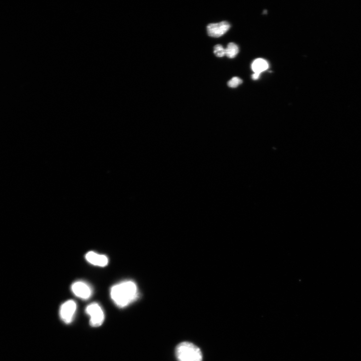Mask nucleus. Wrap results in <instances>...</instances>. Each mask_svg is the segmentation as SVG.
<instances>
[{"label": "nucleus", "instance_id": "obj_3", "mask_svg": "<svg viewBox=\"0 0 361 361\" xmlns=\"http://www.w3.org/2000/svg\"><path fill=\"white\" fill-rule=\"evenodd\" d=\"M85 312L90 317V323L94 328L101 326L105 321V313L101 306L97 303H93L85 308Z\"/></svg>", "mask_w": 361, "mask_h": 361}, {"label": "nucleus", "instance_id": "obj_6", "mask_svg": "<svg viewBox=\"0 0 361 361\" xmlns=\"http://www.w3.org/2000/svg\"><path fill=\"white\" fill-rule=\"evenodd\" d=\"M230 25L227 21L208 25L207 31L209 36L212 38H220L225 34L230 29Z\"/></svg>", "mask_w": 361, "mask_h": 361}, {"label": "nucleus", "instance_id": "obj_1", "mask_svg": "<svg viewBox=\"0 0 361 361\" xmlns=\"http://www.w3.org/2000/svg\"><path fill=\"white\" fill-rule=\"evenodd\" d=\"M110 296L114 304L119 308H124L138 297V290L135 283L125 281L113 285Z\"/></svg>", "mask_w": 361, "mask_h": 361}, {"label": "nucleus", "instance_id": "obj_12", "mask_svg": "<svg viewBox=\"0 0 361 361\" xmlns=\"http://www.w3.org/2000/svg\"><path fill=\"white\" fill-rule=\"evenodd\" d=\"M260 75H261V74H259V73H254L252 76V78L253 80H257V79H258L259 78V77L260 76Z\"/></svg>", "mask_w": 361, "mask_h": 361}, {"label": "nucleus", "instance_id": "obj_9", "mask_svg": "<svg viewBox=\"0 0 361 361\" xmlns=\"http://www.w3.org/2000/svg\"><path fill=\"white\" fill-rule=\"evenodd\" d=\"M239 53L238 46L234 43H230L226 48V56L229 58H233Z\"/></svg>", "mask_w": 361, "mask_h": 361}, {"label": "nucleus", "instance_id": "obj_11", "mask_svg": "<svg viewBox=\"0 0 361 361\" xmlns=\"http://www.w3.org/2000/svg\"><path fill=\"white\" fill-rule=\"evenodd\" d=\"M242 83L243 80L242 79L238 77H234L228 82V85L230 88H236Z\"/></svg>", "mask_w": 361, "mask_h": 361}, {"label": "nucleus", "instance_id": "obj_10", "mask_svg": "<svg viewBox=\"0 0 361 361\" xmlns=\"http://www.w3.org/2000/svg\"><path fill=\"white\" fill-rule=\"evenodd\" d=\"M214 54L218 57H222L226 56V49L220 44L214 46Z\"/></svg>", "mask_w": 361, "mask_h": 361}, {"label": "nucleus", "instance_id": "obj_2", "mask_svg": "<svg viewBox=\"0 0 361 361\" xmlns=\"http://www.w3.org/2000/svg\"><path fill=\"white\" fill-rule=\"evenodd\" d=\"M178 361H203V355L200 349L194 343L184 342L176 348Z\"/></svg>", "mask_w": 361, "mask_h": 361}, {"label": "nucleus", "instance_id": "obj_4", "mask_svg": "<svg viewBox=\"0 0 361 361\" xmlns=\"http://www.w3.org/2000/svg\"><path fill=\"white\" fill-rule=\"evenodd\" d=\"M77 309V304L74 300H68L60 306V317L66 324L71 323L74 320Z\"/></svg>", "mask_w": 361, "mask_h": 361}, {"label": "nucleus", "instance_id": "obj_8", "mask_svg": "<svg viewBox=\"0 0 361 361\" xmlns=\"http://www.w3.org/2000/svg\"><path fill=\"white\" fill-rule=\"evenodd\" d=\"M269 64L267 61L262 58H258L254 60L252 65V70L254 73L261 74L267 70Z\"/></svg>", "mask_w": 361, "mask_h": 361}, {"label": "nucleus", "instance_id": "obj_7", "mask_svg": "<svg viewBox=\"0 0 361 361\" xmlns=\"http://www.w3.org/2000/svg\"><path fill=\"white\" fill-rule=\"evenodd\" d=\"M85 258L89 263L98 267H105L109 262L108 257L106 255L98 254L93 251L86 254Z\"/></svg>", "mask_w": 361, "mask_h": 361}, {"label": "nucleus", "instance_id": "obj_5", "mask_svg": "<svg viewBox=\"0 0 361 361\" xmlns=\"http://www.w3.org/2000/svg\"><path fill=\"white\" fill-rule=\"evenodd\" d=\"M73 294L77 298L88 300L93 295V289L87 283L83 281H76L73 284L71 287Z\"/></svg>", "mask_w": 361, "mask_h": 361}]
</instances>
